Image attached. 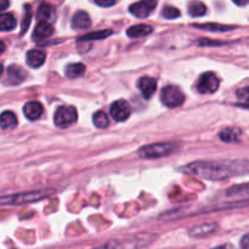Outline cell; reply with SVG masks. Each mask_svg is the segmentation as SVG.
<instances>
[{"label": "cell", "mask_w": 249, "mask_h": 249, "mask_svg": "<svg viewBox=\"0 0 249 249\" xmlns=\"http://www.w3.org/2000/svg\"><path fill=\"white\" fill-rule=\"evenodd\" d=\"M180 148V145L177 142H160L151 143V145L142 146L138 151L139 156L143 160H157V158L165 157L172 153L177 152Z\"/></svg>", "instance_id": "7a4b0ae2"}, {"label": "cell", "mask_w": 249, "mask_h": 249, "mask_svg": "<svg viewBox=\"0 0 249 249\" xmlns=\"http://www.w3.org/2000/svg\"><path fill=\"white\" fill-rule=\"evenodd\" d=\"M187 174L207 180H225L249 173V160H220V162H194L180 168Z\"/></svg>", "instance_id": "6da1fadb"}, {"label": "cell", "mask_w": 249, "mask_h": 249, "mask_svg": "<svg viewBox=\"0 0 249 249\" xmlns=\"http://www.w3.org/2000/svg\"><path fill=\"white\" fill-rule=\"evenodd\" d=\"M7 6H9V0H0V9H1V11L6 10Z\"/></svg>", "instance_id": "1f68e13d"}, {"label": "cell", "mask_w": 249, "mask_h": 249, "mask_svg": "<svg viewBox=\"0 0 249 249\" xmlns=\"http://www.w3.org/2000/svg\"><path fill=\"white\" fill-rule=\"evenodd\" d=\"M138 88L145 99H150L157 89V82L152 77H142L138 83Z\"/></svg>", "instance_id": "30bf717a"}, {"label": "cell", "mask_w": 249, "mask_h": 249, "mask_svg": "<svg viewBox=\"0 0 249 249\" xmlns=\"http://www.w3.org/2000/svg\"><path fill=\"white\" fill-rule=\"evenodd\" d=\"M0 122H1V128L4 130L6 129H14L17 126V117L14 112L11 111H5L1 113V118H0Z\"/></svg>", "instance_id": "d6986e66"}, {"label": "cell", "mask_w": 249, "mask_h": 249, "mask_svg": "<svg viewBox=\"0 0 249 249\" xmlns=\"http://www.w3.org/2000/svg\"><path fill=\"white\" fill-rule=\"evenodd\" d=\"M241 135H242V130L237 126H229V128H225L224 130H221L219 133V138H220L221 141L224 142H237L240 140Z\"/></svg>", "instance_id": "5bb4252c"}, {"label": "cell", "mask_w": 249, "mask_h": 249, "mask_svg": "<svg viewBox=\"0 0 249 249\" xmlns=\"http://www.w3.org/2000/svg\"><path fill=\"white\" fill-rule=\"evenodd\" d=\"M92 123L96 128L100 129H105L109 125V121H108V117L105 112L99 111L92 116Z\"/></svg>", "instance_id": "cb8c5ba5"}, {"label": "cell", "mask_w": 249, "mask_h": 249, "mask_svg": "<svg viewBox=\"0 0 249 249\" xmlns=\"http://www.w3.org/2000/svg\"><path fill=\"white\" fill-rule=\"evenodd\" d=\"M220 80L216 77L215 73L207 72L199 77L197 82V91L201 94H214L219 89Z\"/></svg>", "instance_id": "8992f818"}, {"label": "cell", "mask_w": 249, "mask_h": 249, "mask_svg": "<svg viewBox=\"0 0 249 249\" xmlns=\"http://www.w3.org/2000/svg\"><path fill=\"white\" fill-rule=\"evenodd\" d=\"M218 229V225L214 223H206V224H201V225H197L195 228H192L190 230L189 235L191 237L195 238H202V237H207V236L212 235Z\"/></svg>", "instance_id": "8fae6325"}, {"label": "cell", "mask_w": 249, "mask_h": 249, "mask_svg": "<svg viewBox=\"0 0 249 249\" xmlns=\"http://www.w3.org/2000/svg\"><path fill=\"white\" fill-rule=\"evenodd\" d=\"M112 31L111 29H104V31L99 32H92V33L85 34L84 36L79 38V41H87V40H97V39H105L108 36H111Z\"/></svg>", "instance_id": "d4e9b609"}, {"label": "cell", "mask_w": 249, "mask_h": 249, "mask_svg": "<svg viewBox=\"0 0 249 249\" xmlns=\"http://www.w3.org/2000/svg\"><path fill=\"white\" fill-rule=\"evenodd\" d=\"M44 112V107L38 101H29L23 106V113L29 121H36L41 117Z\"/></svg>", "instance_id": "4fadbf2b"}, {"label": "cell", "mask_w": 249, "mask_h": 249, "mask_svg": "<svg viewBox=\"0 0 249 249\" xmlns=\"http://www.w3.org/2000/svg\"><path fill=\"white\" fill-rule=\"evenodd\" d=\"M207 12V6L202 1L198 0H194L189 4V14L192 17H201L203 15H206Z\"/></svg>", "instance_id": "603a6c76"}, {"label": "cell", "mask_w": 249, "mask_h": 249, "mask_svg": "<svg viewBox=\"0 0 249 249\" xmlns=\"http://www.w3.org/2000/svg\"><path fill=\"white\" fill-rule=\"evenodd\" d=\"M160 101L169 108H175L184 104L185 95L181 89L175 85H167L160 91Z\"/></svg>", "instance_id": "277c9868"}, {"label": "cell", "mask_w": 249, "mask_h": 249, "mask_svg": "<svg viewBox=\"0 0 249 249\" xmlns=\"http://www.w3.org/2000/svg\"><path fill=\"white\" fill-rule=\"evenodd\" d=\"M194 27L198 29H203V31L209 32H229L235 29V26H225V24H218V23H204V24H194Z\"/></svg>", "instance_id": "44dd1931"}, {"label": "cell", "mask_w": 249, "mask_h": 249, "mask_svg": "<svg viewBox=\"0 0 249 249\" xmlns=\"http://www.w3.org/2000/svg\"><path fill=\"white\" fill-rule=\"evenodd\" d=\"M84 72L85 66L83 63H72V65H68L65 70L66 77L71 78V79L80 77V75L84 74Z\"/></svg>", "instance_id": "7402d4cb"}, {"label": "cell", "mask_w": 249, "mask_h": 249, "mask_svg": "<svg viewBox=\"0 0 249 249\" xmlns=\"http://www.w3.org/2000/svg\"><path fill=\"white\" fill-rule=\"evenodd\" d=\"M236 94H237V99L240 101L245 102V104H249V87L238 89Z\"/></svg>", "instance_id": "83f0119b"}, {"label": "cell", "mask_w": 249, "mask_h": 249, "mask_svg": "<svg viewBox=\"0 0 249 249\" xmlns=\"http://www.w3.org/2000/svg\"><path fill=\"white\" fill-rule=\"evenodd\" d=\"M17 21L12 14H2L0 16V29L2 32H9L15 29Z\"/></svg>", "instance_id": "ffe728a7"}, {"label": "cell", "mask_w": 249, "mask_h": 249, "mask_svg": "<svg viewBox=\"0 0 249 249\" xmlns=\"http://www.w3.org/2000/svg\"><path fill=\"white\" fill-rule=\"evenodd\" d=\"M153 28L150 24H136V26L130 27V28L126 31V34L130 38H142V36H148L150 33H152Z\"/></svg>", "instance_id": "e0dca14e"}, {"label": "cell", "mask_w": 249, "mask_h": 249, "mask_svg": "<svg viewBox=\"0 0 249 249\" xmlns=\"http://www.w3.org/2000/svg\"><path fill=\"white\" fill-rule=\"evenodd\" d=\"M55 192V190H36V191L27 192V194L11 195V196H2L1 204L2 206H21V204L32 203V202L40 201L45 197L50 196Z\"/></svg>", "instance_id": "3957f363"}, {"label": "cell", "mask_w": 249, "mask_h": 249, "mask_svg": "<svg viewBox=\"0 0 249 249\" xmlns=\"http://www.w3.org/2000/svg\"><path fill=\"white\" fill-rule=\"evenodd\" d=\"M109 113H111L112 118L117 122H123L130 117L131 107L130 104L125 100H118L114 101L109 107Z\"/></svg>", "instance_id": "52a82bcc"}, {"label": "cell", "mask_w": 249, "mask_h": 249, "mask_svg": "<svg viewBox=\"0 0 249 249\" xmlns=\"http://www.w3.org/2000/svg\"><path fill=\"white\" fill-rule=\"evenodd\" d=\"M156 6H157V0H141V1L131 5L129 11L139 18H145L152 14Z\"/></svg>", "instance_id": "ba28073f"}, {"label": "cell", "mask_w": 249, "mask_h": 249, "mask_svg": "<svg viewBox=\"0 0 249 249\" xmlns=\"http://www.w3.org/2000/svg\"><path fill=\"white\" fill-rule=\"evenodd\" d=\"M31 16H32L31 7H28V5H26V15H24V21H23V23H22V26H23L22 34H23L24 32L27 31V28H28V24H29V22H31V18H32Z\"/></svg>", "instance_id": "f1b7e54d"}, {"label": "cell", "mask_w": 249, "mask_h": 249, "mask_svg": "<svg viewBox=\"0 0 249 249\" xmlns=\"http://www.w3.org/2000/svg\"><path fill=\"white\" fill-rule=\"evenodd\" d=\"M233 2H235L236 5H238V6H245V5H247L249 2V0H232Z\"/></svg>", "instance_id": "d6a6232c"}, {"label": "cell", "mask_w": 249, "mask_h": 249, "mask_svg": "<svg viewBox=\"0 0 249 249\" xmlns=\"http://www.w3.org/2000/svg\"><path fill=\"white\" fill-rule=\"evenodd\" d=\"M95 2L102 7H108L116 4V0H95Z\"/></svg>", "instance_id": "f546056e"}, {"label": "cell", "mask_w": 249, "mask_h": 249, "mask_svg": "<svg viewBox=\"0 0 249 249\" xmlns=\"http://www.w3.org/2000/svg\"><path fill=\"white\" fill-rule=\"evenodd\" d=\"M53 33V27L51 26V23H49V21H40L34 28L32 38L34 41H41L44 39H48Z\"/></svg>", "instance_id": "9c48e42d"}, {"label": "cell", "mask_w": 249, "mask_h": 249, "mask_svg": "<svg viewBox=\"0 0 249 249\" xmlns=\"http://www.w3.org/2000/svg\"><path fill=\"white\" fill-rule=\"evenodd\" d=\"M228 196H246L249 195V184H243V185H237V186L230 187L226 192Z\"/></svg>", "instance_id": "484cf974"}, {"label": "cell", "mask_w": 249, "mask_h": 249, "mask_svg": "<svg viewBox=\"0 0 249 249\" xmlns=\"http://www.w3.org/2000/svg\"><path fill=\"white\" fill-rule=\"evenodd\" d=\"M45 53L40 50H31L27 53V65L32 68H39L44 62H45Z\"/></svg>", "instance_id": "9a60e30c"}, {"label": "cell", "mask_w": 249, "mask_h": 249, "mask_svg": "<svg viewBox=\"0 0 249 249\" xmlns=\"http://www.w3.org/2000/svg\"><path fill=\"white\" fill-rule=\"evenodd\" d=\"M241 247L242 248H249V233L245 235L241 240Z\"/></svg>", "instance_id": "4dcf8cb0"}, {"label": "cell", "mask_w": 249, "mask_h": 249, "mask_svg": "<svg viewBox=\"0 0 249 249\" xmlns=\"http://www.w3.org/2000/svg\"><path fill=\"white\" fill-rule=\"evenodd\" d=\"M162 16L165 17L168 19H174L178 18L180 16V11L179 9L177 7H173V6H165L164 9L162 10Z\"/></svg>", "instance_id": "4316f807"}, {"label": "cell", "mask_w": 249, "mask_h": 249, "mask_svg": "<svg viewBox=\"0 0 249 249\" xmlns=\"http://www.w3.org/2000/svg\"><path fill=\"white\" fill-rule=\"evenodd\" d=\"M78 119V113L75 107L73 106H60L53 116V123L58 128H68L74 124Z\"/></svg>", "instance_id": "5b68a950"}, {"label": "cell", "mask_w": 249, "mask_h": 249, "mask_svg": "<svg viewBox=\"0 0 249 249\" xmlns=\"http://www.w3.org/2000/svg\"><path fill=\"white\" fill-rule=\"evenodd\" d=\"M36 17H38L39 21H49V19L53 21L55 19V9H53V5L43 2L39 6L38 12H36Z\"/></svg>", "instance_id": "ac0fdd59"}, {"label": "cell", "mask_w": 249, "mask_h": 249, "mask_svg": "<svg viewBox=\"0 0 249 249\" xmlns=\"http://www.w3.org/2000/svg\"><path fill=\"white\" fill-rule=\"evenodd\" d=\"M27 78V72L22 67L16 65H11L7 68V82L11 85L21 84Z\"/></svg>", "instance_id": "7c38bea8"}, {"label": "cell", "mask_w": 249, "mask_h": 249, "mask_svg": "<svg viewBox=\"0 0 249 249\" xmlns=\"http://www.w3.org/2000/svg\"><path fill=\"white\" fill-rule=\"evenodd\" d=\"M91 26L90 16L85 11H78L72 18V27L74 29H88Z\"/></svg>", "instance_id": "2e32d148"}]
</instances>
